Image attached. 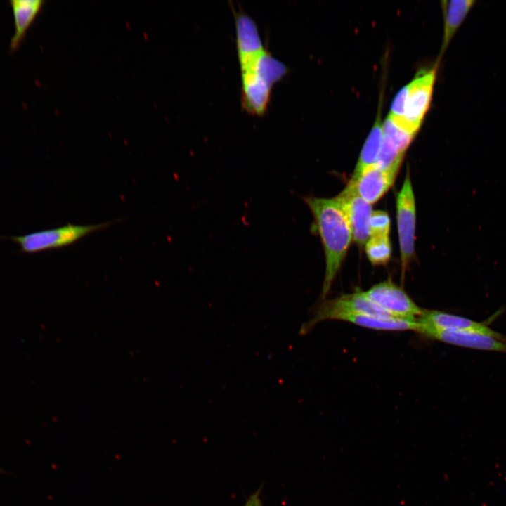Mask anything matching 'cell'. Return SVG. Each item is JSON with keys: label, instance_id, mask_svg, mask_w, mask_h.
I'll use <instances>...</instances> for the list:
<instances>
[{"label": "cell", "instance_id": "cell-1", "mask_svg": "<svg viewBox=\"0 0 506 506\" xmlns=\"http://www.w3.org/2000/svg\"><path fill=\"white\" fill-rule=\"evenodd\" d=\"M236 44L242 81V105L253 115L264 114L273 85L286 74V66L266 51L257 25L247 15H235Z\"/></svg>", "mask_w": 506, "mask_h": 506}, {"label": "cell", "instance_id": "cell-2", "mask_svg": "<svg viewBox=\"0 0 506 506\" xmlns=\"http://www.w3.org/2000/svg\"><path fill=\"white\" fill-rule=\"evenodd\" d=\"M309 207L323 246L325 273L321 299L329 293L334 280L346 255L353 238L345 212L337 199L304 197Z\"/></svg>", "mask_w": 506, "mask_h": 506}, {"label": "cell", "instance_id": "cell-3", "mask_svg": "<svg viewBox=\"0 0 506 506\" xmlns=\"http://www.w3.org/2000/svg\"><path fill=\"white\" fill-rule=\"evenodd\" d=\"M345 314H363L384 318H394L365 297L361 291H358L342 294L333 299L325 300L318 305L313 310L311 319L301 325L299 333L304 335L318 323L326 320H337L339 316Z\"/></svg>", "mask_w": 506, "mask_h": 506}, {"label": "cell", "instance_id": "cell-4", "mask_svg": "<svg viewBox=\"0 0 506 506\" xmlns=\"http://www.w3.org/2000/svg\"><path fill=\"white\" fill-rule=\"evenodd\" d=\"M111 223L93 225H72L53 229L33 232L11 239L18 243L25 253H36L44 250L65 247L72 244L85 235L107 227Z\"/></svg>", "mask_w": 506, "mask_h": 506}, {"label": "cell", "instance_id": "cell-5", "mask_svg": "<svg viewBox=\"0 0 506 506\" xmlns=\"http://www.w3.org/2000/svg\"><path fill=\"white\" fill-rule=\"evenodd\" d=\"M396 217L399 238L402 277L415 254L416 221L415 200L408 171L396 198Z\"/></svg>", "mask_w": 506, "mask_h": 506}, {"label": "cell", "instance_id": "cell-6", "mask_svg": "<svg viewBox=\"0 0 506 506\" xmlns=\"http://www.w3.org/2000/svg\"><path fill=\"white\" fill-rule=\"evenodd\" d=\"M436 67L421 70L409 84L403 119L398 125L416 134L428 110L436 79Z\"/></svg>", "mask_w": 506, "mask_h": 506}, {"label": "cell", "instance_id": "cell-7", "mask_svg": "<svg viewBox=\"0 0 506 506\" xmlns=\"http://www.w3.org/2000/svg\"><path fill=\"white\" fill-rule=\"evenodd\" d=\"M362 292L369 300L396 319L417 321L423 311L402 288L391 280L377 283Z\"/></svg>", "mask_w": 506, "mask_h": 506}, {"label": "cell", "instance_id": "cell-8", "mask_svg": "<svg viewBox=\"0 0 506 506\" xmlns=\"http://www.w3.org/2000/svg\"><path fill=\"white\" fill-rule=\"evenodd\" d=\"M417 332L429 339L458 346L506 353L505 342L484 334L440 330L420 323Z\"/></svg>", "mask_w": 506, "mask_h": 506}, {"label": "cell", "instance_id": "cell-9", "mask_svg": "<svg viewBox=\"0 0 506 506\" xmlns=\"http://www.w3.org/2000/svg\"><path fill=\"white\" fill-rule=\"evenodd\" d=\"M335 197L348 219L353 240L358 245H363L370 238L369 221L372 213V205L358 195L350 182Z\"/></svg>", "mask_w": 506, "mask_h": 506}, {"label": "cell", "instance_id": "cell-10", "mask_svg": "<svg viewBox=\"0 0 506 506\" xmlns=\"http://www.w3.org/2000/svg\"><path fill=\"white\" fill-rule=\"evenodd\" d=\"M420 324L440 330L473 332L497 338L506 343V336L486 323L457 315L434 310H424L417 319Z\"/></svg>", "mask_w": 506, "mask_h": 506}, {"label": "cell", "instance_id": "cell-11", "mask_svg": "<svg viewBox=\"0 0 506 506\" xmlns=\"http://www.w3.org/2000/svg\"><path fill=\"white\" fill-rule=\"evenodd\" d=\"M398 172V169H382L373 164L365 168L356 180L349 182L358 195L372 205L389 190Z\"/></svg>", "mask_w": 506, "mask_h": 506}, {"label": "cell", "instance_id": "cell-12", "mask_svg": "<svg viewBox=\"0 0 506 506\" xmlns=\"http://www.w3.org/2000/svg\"><path fill=\"white\" fill-rule=\"evenodd\" d=\"M14 20V33L11 39L10 50L15 51L22 44L27 32L41 11V0H12L9 1Z\"/></svg>", "mask_w": 506, "mask_h": 506}, {"label": "cell", "instance_id": "cell-13", "mask_svg": "<svg viewBox=\"0 0 506 506\" xmlns=\"http://www.w3.org/2000/svg\"><path fill=\"white\" fill-rule=\"evenodd\" d=\"M474 0H451L441 1L444 14L443 37L441 54H443L456 31L475 4Z\"/></svg>", "mask_w": 506, "mask_h": 506}, {"label": "cell", "instance_id": "cell-14", "mask_svg": "<svg viewBox=\"0 0 506 506\" xmlns=\"http://www.w3.org/2000/svg\"><path fill=\"white\" fill-rule=\"evenodd\" d=\"M337 320L346 321L363 327L384 331L417 332L419 327L417 321L384 318L363 314H345L339 316Z\"/></svg>", "mask_w": 506, "mask_h": 506}, {"label": "cell", "instance_id": "cell-15", "mask_svg": "<svg viewBox=\"0 0 506 506\" xmlns=\"http://www.w3.org/2000/svg\"><path fill=\"white\" fill-rule=\"evenodd\" d=\"M383 136L382 123L379 112L361 150L351 181L356 180L365 168L375 163L381 148Z\"/></svg>", "mask_w": 506, "mask_h": 506}, {"label": "cell", "instance_id": "cell-16", "mask_svg": "<svg viewBox=\"0 0 506 506\" xmlns=\"http://www.w3.org/2000/svg\"><path fill=\"white\" fill-rule=\"evenodd\" d=\"M365 252L372 265L387 264L391 254L389 235H370L365 243Z\"/></svg>", "mask_w": 506, "mask_h": 506}, {"label": "cell", "instance_id": "cell-17", "mask_svg": "<svg viewBox=\"0 0 506 506\" xmlns=\"http://www.w3.org/2000/svg\"><path fill=\"white\" fill-rule=\"evenodd\" d=\"M404 153L401 152L390 138L384 134L380 150L375 164L382 169H398Z\"/></svg>", "mask_w": 506, "mask_h": 506}, {"label": "cell", "instance_id": "cell-18", "mask_svg": "<svg viewBox=\"0 0 506 506\" xmlns=\"http://www.w3.org/2000/svg\"><path fill=\"white\" fill-rule=\"evenodd\" d=\"M383 133L388 136L398 149L405 153L415 134L398 125L390 116L382 124Z\"/></svg>", "mask_w": 506, "mask_h": 506}, {"label": "cell", "instance_id": "cell-19", "mask_svg": "<svg viewBox=\"0 0 506 506\" xmlns=\"http://www.w3.org/2000/svg\"><path fill=\"white\" fill-rule=\"evenodd\" d=\"M370 236L389 235L390 219L388 214L382 210L372 211L369 221Z\"/></svg>", "mask_w": 506, "mask_h": 506}, {"label": "cell", "instance_id": "cell-20", "mask_svg": "<svg viewBox=\"0 0 506 506\" xmlns=\"http://www.w3.org/2000/svg\"><path fill=\"white\" fill-rule=\"evenodd\" d=\"M408 92L409 84L401 89L394 98L389 116L396 122H400L403 117Z\"/></svg>", "mask_w": 506, "mask_h": 506}, {"label": "cell", "instance_id": "cell-21", "mask_svg": "<svg viewBox=\"0 0 506 506\" xmlns=\"http://www.w3.org/2000/svg\"><path fill=\"white\" fill-rule=\"evenodd\" d=\"M259 500L257 495H252L244 506H259Z\"/></svg>", "mask_w": 506, "mask_h": 506}]
</instances>
